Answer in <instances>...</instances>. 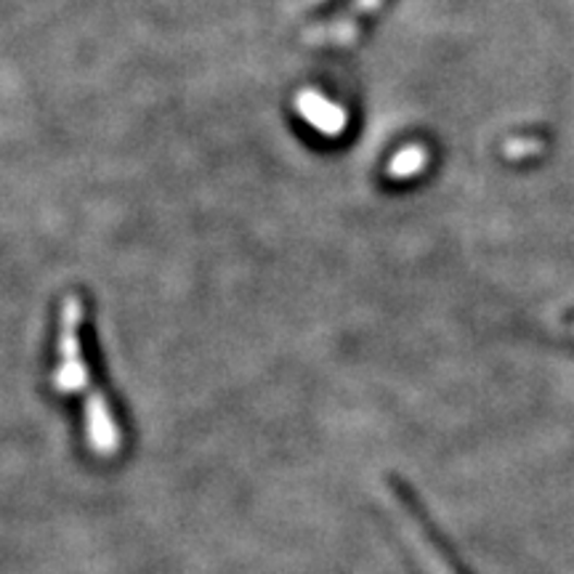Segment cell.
<instances>
[{
    "label": "cell",
    "mask_w": 574,
    "mask_h": 574,
    "mask_svg": "<svg viewBox=\"0 0 574 574\" xmlns=\"http://www.w3.org/2000/svg\"><path fill=\"white\" fill-rule=\"evenodd\" d=\"M380 495H383V500H386L388 511H391L394 524L399 526L402 537H404L407 542H410V548H412V553H415L417 564H421L423 570H426V574H454L452 566L447 564V561L439 556V550H436L434 542L428 540L426 532L421 529V524L415 522V516L410 513V508H407L404 502L391 492V489H383Z\"/></svg>",
    "instance_id": "1"
},
{
    "label": "cell",
    "mask_w": 574,
    "mask_h": 574,
    "mask_svg": "<svg viewBox=\"0 0 574 574\" xmlns=\"http://www.w3.org/2000/svg\"><path fill=\"white\" fill-rule=\"evenodd\" d=\"M426 165H428V149L421 147V144H412V147L399 149V152L394 154V160L388 163V176L410 178L417 176Z\"/></svg>",
    "instance_id": "3"
},
{
    "label": "cell",
    "mask_w": 574,
    "mask_h": 574,
    "mask_svg": "<svg viewBox=\"0 0 574 574\" xmlns=\"http://www.w3.org/2000/svg\"><path fill=\"white\" fill-rule=\"evenodd\" d=\"M542 149V141L537 139H513L506 144V158L511 160H522V158H532Z\"/></svg>",
    "instance_id": "4"
},
{
    "label": "cell",
    "mask_w": 574,
    "mask_h": 574,
    "mask_svg": "<svg viewBox=\"0 0 574 574\" xmlns=\"http://www.w3.org/2000/svg\"><path fill=\"white\" fill-rule=\"evenodd\" d=\"M301 112L311 125H316V130L327 136H338L346 128V115L340 107H335L333 101H327L325 96H316L307 91L301 99Z\"/></svg>",
    "instance_id": "2"
}]
</instances>
